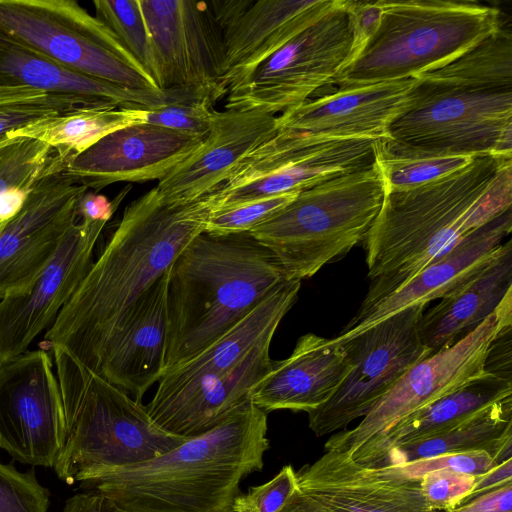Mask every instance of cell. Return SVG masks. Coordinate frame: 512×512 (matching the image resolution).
<instances>
[{
	"label": "cell",
	"mask_w": 512,
	"mask_h": 512,
	"mask_svg": "<svg viewBox=\"0 0 512 512\" xmlns=\"http://www.w3.org/2000/svg\"><path fill=\"white\" fill-rule=\"evenodd\" d=\"M215 193L166 200L156 186L131 202L99 257L45 334L94 372L114 336L181 251L204 232Z\"/></svg>",
	"instance_id": "1"
},
{
	"label": "cell",
	"mask_w": 512,
	"mask_h": 512,
	"mask_svg": "<svg viewBox=\"0 0 512 512\" xmlns=\"http://www.w3.org/2000/svg\"><path fill=\"white\" fill-rule=\"evenodd\" d=\"M512 208V159L476 157L460 170L385 192L365 240L370 284L357 313L370 309L469 233Z\"/></svg>",
	"instance_id": "2"
},
{
	"label": "cell",
	"mask_w": 512,
	"mask_h": 512,
	"mask_svg": "<svg viewBox=\"0 0 512 512\" xmlns=\"http://www.w3.org/2000/svg\"><path fill=\"white\" fill-rule=\"evenodd\" d=\"M267 431V413L250 399L159 457L106 470L80 485L125 512H233L242 479L263 468Z\"/></svg>",
	"instance_id": "3"
},
{
	"label": "cell",
	"mask_w": 512,
	"mask_h": 512,
	"mask_svg": "<svg viewBox=\"0 0 512 512\" xmlns=\"http://www.w3.org/2000/svg\"><path fill=\"white\" fill-rule=\"evenodd\" d=\"M285 281L250 232L197 235L168 271L164 372L221 338Z\"/></svg>",
	"instance_id": "4"
},
{
	"label": "cell",
	"mask_w": 512,
	"mask_h": 512,
	"mask_svg": "<svg viewBox=\"0 0 512 512\" xmlns=\"http://www.w3.org/2000/svg\"><path fill=\"white\" fill-rule=\"evenodd\" d=\"M59 384L63 429L53 466L68 484L106 470L140 464L186 438L158 426L146 406L51 346Z\"/></svg>",
	"instance_id": "5"
},
{
	"label": "cell",
	"mask_w": 512,
	"mask_h": 512,
	"mask_svg": "<svg viewBox=\"0 0 512 512\" xmlns=\"http://www.w3.org/2000/svg\"><path fill=\"white\" fill-rule=\"evenodd\" d=\"M381 23L338 88L417 77L440 68L497 31L499 8L474 1L381 0Z\"/></svg>",
	"instance_id": "6"
},
{
	"label": "cell",
	"mask_w": 512,
	"mask_h": 512,
	"mask_svg": "<svg viewBox=\"0 0 512 512\" xmlns=\"http://www.w3.org/2000/svg\"><path fill=\"white\" fill-rule=\"evenodd\" d=\"M384 193L373 164L300 191L250 233L274 255L286 280L302 281L365 240Z\"/></svg>",
	"instance_id": "7"
},
{
	"label": "cell",
	"mask_w": 512,
	"mask_h": 512,
	"mask_svg": "<svg viewBox=\"0 0 512 512\" xmlns=\"http://www.w3.org/2000/svg\"><path fill=\"white\" fill-rule=\"evenodd\" d=\"M0 38L102 81L163 91L116 35L73 0H0Z\"/></svg>",
	"instance_id": "8"
},
{
	"label": "cell",
	"mask_w": 512,
	"mask_h": 512,
	"mask_svg": "<svg viewBox=\"0 0 512 512\" xmlns=\"http://www.w3.org/2000/svg\"><path fill=\"white\" fill-rule=\"evenodd\" d=\"M512 326V291L473 332L412 366L352 429L333 433L325 450L362 464L386 433L406 417L484 375L493 342Z\"/></svg>",
	"instance_id": "9"
},
{
	"label": "cell",
	"mask_w": 512,
	"mask_h": 512,
	"mask_svg": "<svg viewBox=\"0 0 512 512\" xmlns=\"http://www.w3.org/2000/svg\"><path fill=\"white\" fill-rule=\"evenodd\" d=\"M352 36L344 0L286 42L226 90L225 109L279 115L312 98L349 63Z\"/></svg>",
	"instance_id": "10"
},
{
	"label": "cell",
	"mask_w": 512,
	"mask_h": 512,
	"mask_svg": "<svg viewBox=\"0 0 512 512\" xmlns=\"http://www.w3.org/2000/svg\"><path fill=\"white\" fill-rule=\"evenodd\" d=\"M378 138L278 130L251 151L215 193L217 208L286 193L373 166Z\"/></svg>",
	"instance_id": "11"
},
{
	"label": "cell",
	"mask_w": 512,
	"mask_h": 512,
	"mask_svg": "<svg viewBox=\"0 0 512 512\" xmlns=\"http://www.w3.org/2000/svg\"><path fill=\"white\" fill-rule=\"evenodd\" d=\"M426 305L405 308L342 343L353 367L333 396L308 414L318 436L363 418L416 363L431 355L419 334Z\"/></svg>",
	"instance_id": "12"
},
{
	"label": "cell",
	"mask_w": 512,
	"mask_h": 512,
	"mask_svg": "<svg viewBox=\"0 0 512 512\" xmlns=\"http://www.w3.org/2000/svg\"><path fill=\"white\" fill-rule=\"evenodd\" d=\"M389 138L512 159V89H439L418 81L410 109L390 126Z\"/></svg>",
	"instance_id": "13"
},
{
	"label": "cell",
	"mask_w": 512,
	"mask_h": 512,
	"mask_svg": "<svg viewBox=\"0 0 512 512\" xmlns=\"http://www.w3.org/2000/svg\"><path fill=\"white\" fill-rule=\"evenodd\" d=\"M161 69V89L213 104L226 95L222 30L208 2L140 0Z\"/></svg>",
	"instance_id": "14"
},
{
	"label": "cell",
	"mask_w": 512,
	"mask_h": 512,
	"mask_svg": "<svg viewBox=\"0 0 512 512\" xmlns=\"http://www.w3.org/2000/svg\"><path fill=\"white\" fill-rule=\"evenodd\" d=\"M62 429V399L47 352L27 350L0 363V448L22 463L53 468Z\"/></svg>",
	"instance_id": "15"
},
{
	"label": "cell",
	"mask_w": 512,
	"mask_h": 512,
	"mask_svg": "<svg viewBox=\"0 0 512 512\" xmlns=\"http://www.w3.org/2000/svg\"><path fill=\"white\" fill-rule=\"evenodd\" d=\"M65 167L42 176L0 228V299L29 286L79 220L78 202L88 189Z\"/></svg>",
	"instance_id": "16"
},
{
	"label": "cell",
	"mask_w": 512,
	"mask_h": 512,
	"mask_svg": "<svg viewBox=\"0 0 512 512\" xmlns=\"http://www.w3.org/2000/svg\"><path fill=\"white\" fill-rule=\"evenodd\" d=\"M105 225L78 220L32 283L0 299V363L26 352L50 328L88 272Z\"/></svg>",
	"instance_id": "17"
},
{
	"label": "cell",
	"mask_w": 512,
	"mask_h": 512,
	"mask_svg": "<svg viewBox=\"0 0 512 512\" xmlns=\"http://www.w3.org/2000/svg\"><path fill=\"white\" fill-rule=\"evenodd\" d=\"M203 140L151 124L132 125L110 133L72 158L65 172L96 191L116 182L160 181Z\"/></svg>",
	"instance_id": "18"
},
{
	"label": "cell",
	"mask_w": 512,
	"mask_h": 512,
	"mask_svg": "<svg viewBox=\"0 0 512 512\" xmlns=\"http://www.w3.org/2000/svg\"><path fill=\"white\" fill-rule=\"evenodd\" d=\"M333 0H214L227 87L313 23Z\"/></svg>",
	"instance_id": "19"
},
{
	"label": "cell",
	"mask_w": 512,
	"mask_h": 512,
	"mask_svg": "<svg viewBox=\"0 0 512 512\" xmlns=\"http://www.w3.org/2000/svg\"><path fill=\"white\" fill-rule=\"evenodd\" d=\"M301 281L287 280L221 338L185 362L165 371L146 409L151 418L198 392L238 366L261 341L273 338L292 308Z\"/></svg>",
	"instance_id": "20"
},
{
	"label": "cell",
	"mask_w": 512,
	"mask_h": 512,
	"mask_svg": "<svg viewBox=\"0 0 512 512\" xmlns=\"http://www.w3.org/2000/svg\"><path fill=\"white\" fill-rule=\"evenodd\" d=\"M416 78L338 88L278 115V130L326 137L388 138L412 105Z\"/></svg>",
	"instance_id": "21"
},
{
	"label": "cell",
	"mask_w": 512,
	"mask_h": 512,
	"mask_svg": "<svg viewBox=\"0 0 512 512\" xmlns=\"http://www.w3.org/2000/svg\"><path fill=\"white\" fill-rule=\"evenodd\" d=\"M297 479L302 491L341 512H444L427 503L420 480L390 465H361L335 450L297 471Z\"/></svg>",
	"instance_id": "22"
},
{
	"label": "cell",
	"mask_w": 512,
	"mask_h": 512,
	"mask_svg": "<svg viewBox=\"0 0 512 512\" xmlns=\"http://www.w3.org/2000/svg\"><path fill=\"white\" fill-rule=\"evenodd\" d=\"M277 118L261 109H213L210 131L200 147L158 181L156 188L172 202L216 192L251 151L277 133Z\"/></svg>",
	"instance_id": "23"
},
{
	"label": "cell",
	"mask_w": 512,
	"mask_h": 512,
	"mask_svg": "<svg viewBox=\"0 0 512 512\" xmlns=\"http://www.w3.org/2000/svg\"><path fill=\"white\" fill-rule=\"evenodd\" d=\"M511 231L512 209L509 208L462 238L401 288L367 311L356 313L337 338H350L405 308L442 298L485 265Z\"/></svg>",
	"instance_id": "24"
},
{
	"label": "cell",
	"mask_w": 512,
	"mask_h": 512,
	"mask_svg": "<svg viewBox=\"0 0 512 512\" xmlns=\"http://www.w3.org/2000/svg\"><path fill=\"white\" fill-rule=\"evenodd\" d=\"M352 367L336 337L307 333L297 340L288 358L272 362L268 373L253 388L250 399L266 413H309L333 396Z\"/></svg>",
	"instance_id": "25"
},
{
	"label": "cell",
	"mask_w": 512,
	"mask_h": 512,
	"mask_svg": "<svg viewBox=\"0 0 512 512\" xmlns=\"http://www.w3.org/2000/svg\"><path fill=\"white\" fill-rule=\"evenodd\" d=\"M167 277L168 272L145 293L93 372L140 402L165 370Z\"/></svg>",
	"instance_id": "26"
},
{
	"label": "cell",
	"mask_w": 512,
	"mask_h": 512,
	"mask_svg": "<svg viewBox=\"0 0 512 512\" xmlns=\"http://www.w3.org/2000/svg\"><path fill=\"white\" fill-rule=\"evenodd\" d=\"M512 291V241L461 284L424 311L419 334L431 355L449 348L477 329Z\"/></svg>",
	"instance_id": "27"
},
{
	"label": "cell",
	"mask_w": 512,
	"mask_h": 512,
	"mask_svg": "<svg viewBox=\"0 0 512 512\" xmlns=\"http://www.w3.org/2000/svg\"><path fill=\"white\" fill-rule=\"evenodd\" d=\"M0 73L33 89L118 107L155 108L184 100L183 94L174 90H134L102 81L3 38H0Z\"/></svg>",
	"instance_id": "28"
},
{
	"label": "cell",
	"mask_w": 512,
	"mask_h": 512,
	"mask_svg": "<svg viewBox=\"0 0 512 512\" xmlns=\"http://www.w3.org/2000/svg\"><path fill=\"white\" fill-rule=\"evenodd\" d=\"M271 341L264 339L232 371L151 419L167 432L184 438L214 428L250 400L253 388L270 370Z\"/></svg>",
	"instance_id": "29"
},
{
	"label": "cell",
	"mask_w": 512,
	"mask_h": 512,
	"mask_svg": "<svg viewBox=\"0 0 512 512\" xmlns=\"http://www.w3.org/2000/svg\"><path fill=\"white\" fill-rule=\"evenodd\" d=\"M511 397V380L486 372L396 424L361 465L380 466L392 448L448 432Z\"/></svg>",
	"instance_id": "30"
},
{
	"label": "cell",
	"mask_w": 512,
	"mask_h": 512,
	"mask_svg": "<svg viewBox=\"0 0 512 512\" xmlns=\"http://www.w3.org/2000/svg\"><path fill=\"white\" fill-rule=\"evenodd\" d=\"M470 451H486L498 464L512 459V397L448 432L392 448L381 465Z\"/></svg>",
	"instance_id": "31"
},
{
	"label": "cell",
	"mask_w": 512,
	"mask_h": 512,
	"mask_svg": "<svg viewBox=\"0 0 512 512\" xmlns=\"http://www.w3.org/2000/svg\"><path fill=\"white\" fill-rule=\"evenodd\" d=\"M142 124L141 108L92 106L29 123L6 134L53 148L66 162L119 129Z\"/></svg>",
	"instance_id": "32"
},
{
	"label": "cell",
	"mask_w": 512,
	"mask_h": 512,
	"mask_svg": "<svg viewBox=\"0 0 512 512\" xmlns=\"http://www.w3.org/2000/svg\"><path fill=\"white\" fill-rule=\"evenodd\" d=\"M416 78L439 89H512V33L504 24L456 59Z\"/></svg>",
	"instance_id": "33"
},
{
	"label": "cell",
	"mask_w": 512,
	"mask_h": 512,
	"mask_svg": "<svg viewBox=\"0 0 512 512\" xmlns=\"http://www.w3.org/2000/svg\"><path fill=\"white\" fill-rule=\"evenodd\" d=\"M476 157L443 148L412 145L382 138L375 161L384 192L404 191L430 183L469 165Z\"/></svg>",
	"instance_id": "34"
},
{
	"label": "cell",
	"mask_w": 512,
	"mask_h": 512,
	"mask_svg": "<svg viewBox=\"0 0 512 512\" xmlns=\"http://www.w3.org/2000/svg\"><path fill=\"white\" fill-rule=\"evenodd\" d=\"M66 164L53 148L38 140L0 138V228L21 209L42 176Z\"/></svg>",
	"instance_id": "35"
},
{
	"label": "cell",
	"mask_w": 512,
	"mask_h": 512,
	"mask_svg": "<svg viewBox=\"0 0 512 512\" xmlns=\"http://www.w3.org/2000/svg\"><path fill=\"white\" fill-rule=\"evenodd\" d=\"M92 106H113L88 98L52 94L0 73V138L29 123Z\"/></svg>",
	"instance_id": "36"
},
{
	"label": "cell",
	"mask_w": 512,
	"mask_h": 512,
	"mask_svg": "<svg viewBox=\"0 0 512 512\" xmlns=\"http://www.w3.org/2000/svg\"><path fill=\"white\" fill-rule=\"evenodd\" d=\"M93 5L95 16L116 35L162 90L160 64L140 0H95Z\"/></svg>",
	"instance_id": "37"
},
{
	"label": "cell",
	"mask_w": 512,
	"mask_h": 512,
	"mask_svg": "<svg viewBox=\"0 0 512 512\" xmlns=\"http://www.w3.org/2000/svg\"><path fill=\"white\" fill-rule=\"evenodd\" d=\"M212 113V104L205 100L175 101L155 108H141V120L142 124L204 139L210 131Z\"/></svg>",
	"instance_id": "38"
},
{
	"label": "cell",
	"mask_w": 512,
	"mask_h": 512,
	"mask_svg": "<svg viewBox=\"0 0 512 512\" xmlns=\"http://www.w3.org/2000/svg\"><path fill=\"white\" fill-rule=\"evenodd\" d=\"M297 193H286L212 211L205 231L211 234L250 232L280 210Z\"/></svg>",
	"instance_id": "39"
},
{
	"label": "cell",
	"mask_w": 512,
	"mask_h": 512,
	"mask_svg": "<svg viewBox=\"0 0 512 512\" xmlns=\"http://www.w3.org/2000/svg\"><path fill=\"white\" fill-rule=\"evenodd\" d=\"M49 491L30 472L0 462V512H48Z\"/></svg>",
	"instance_id": "40"
},
{
	"label": "cell",
	"mask_w": 512,
	"mask_h": 512,
	"mask_svg": "<svg viewBox=\"0 0 512 512\" xmlns=\"http://www.w3.org/2000/svg\"><path fill=\"white\" fill-rule=\"evenodd\" d=\"M498 463L486 451L443 454L431 458L415 460L404 465H390L399 474L420 480L425 474L437 470H450L473 476L483 475Z\"/></svg>",
	"instance_id": "41"
},
{
	"label": "cell",
	"mask_w": 512,
	"mask_h": 512,
	"mask_svg": "<svg viewBox=\"0 0 512 512\" xmlns=\"http://www.w3.org/2000/svg\"><path fill=\"white\" fill-rule=\"evenodd\" d=\"M297 488V471L288 464L266 483L240 493L234 500L233 512H278Z\"/></svg>",
	"instance_id": "42"
},
{
	"label": "cell",
	"mask_w": 512,
	"mask_h": 512,
	"mask_svg": "<svg viewBox=\"0 0 512 512\" xmlns=\"http://www.w3.org/2000/svg\"><path fill=\"white\" fill-rule=\"evenodd\" d=\"M476 481L477 476L450 470H437L425 474L420 479V489L432 508L448 512L462 502Z\"/></svg>",
	"instance_id": "43"
},
{
	"label": "cell",
	"mask_w": 512,
	"mask_h": 512,
	"mask_svg": "<svg viewBox=\"0 0 512 512\" xmlns=\"http://www.w3.org/2000/svg\"><path fill=\"white\" fill-rule=\"evenodd\" d=\"M344 7L352 36L350 59L347 65L349 66L378 30L383 9L381 0L372 2L344 0Z\"/></svg>",
	"instance_id": "44"
},
{
	"label": "cell",
	"mask_w": 512,
	"mask_h": 512,
	"mask_svg": "<svg viewBox=\"0 0 512 512\" xmlns=\"http://www.w3.org/2000/svg\"><path fill=\"white\" fill-rule=\"evenodd\" d=\"M130 189L131 185H127L112 200H109L105 195L87 190L78 202L77 212L79 220L107 223Z\"/></svg>",
	"instance_id": "45"
},
{
	"label": "cell",
	"mask_w": 512,
	"mask_h": 512,
	"mask_svg": "<svg viewBox=\"0 0 512 512\" xmlns=\"http://www.w3.org/2000/svg\"><path fill=\"white\" fill-rule=\"evenodd\" d=\"M448 512H512V482L459 505Z\"/></svg>",
	"instance_id": "46"
},
{
	"label": "cell",
	"mask_w": 512,
	"mask_h": 512,
	"mask_svg": "<svg viewBox=\"0 0 512 512\" xmlns=\"http://www.w3.org/2000/svg\"><path fill=\"white\" fill-rule=\"evenodd\" d=\"M509 482H512V459H508L498 464L489 472L477 476L474 487L459 505H463Z\"/></svg>",
	"instance_id": "47"
},
{
	"label": "cell",
	"mask_w": 512,
	"mask_h": 512,
	"mask_svg": "<svg viewBox=\"0 0 512 512\" xmlns=\"http://www.w3.org/2000/svg\"><path fill=\"white\" fill-rule=\"evenodd\" d=\"M62 512H125L109 498L95 493H81L66 500Z\"/></svg>",
	"instance_id": "48"
},
{
	"label": "cell",
	"mask_w": 512,
	"mask_h": 512,
	"mask_svg": "<svg viewBox=\"0 0 512 512\" xmlns=\"http://www.w3.org/2000/svg\"><path fill=\"white\" fill-rule=\"evenodd\" d=\"M278 512H341L321 500L305 493L299 487L291 494Z\"/></svg>",
	"instance_id": "49"
}]
</instances>
